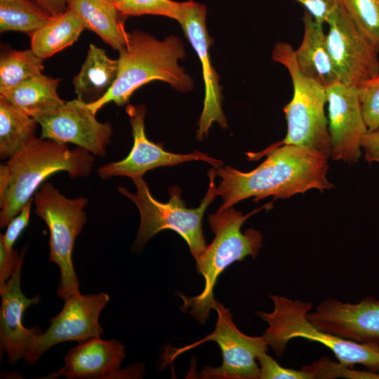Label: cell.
Wrapping results in <instances>:
<instances>
[{"label":"cell","instance_id":"obj_4","mask_svg":"<svg viewBox=\"0 0 379 379\" xmlns=\"http://www.w3.org/2000/svg\"><path fill=\"white\" fill-rule=\"evenodd\" d=\"M271 208L272 202L246 215L233 207L209 215L208 221L215 238L196 261L198 273L204 278V287L194 297L179 294L183 300L182 310L189 312L200 323L207 320L215 300L213 290L220 274L234 262L242 260L248 255L255 258L261 248V232L252 228L242 232L243 224L255 213Z\"/></svg>","mask_w":379,"mask_h":379},{"label":"cell","instance_id":"obj_16","mask_svg":"<svg viewBox=\"0 0 379 379\" xmlns=\"http://www.w3.org/2000/svg\"><path fill=\"white\" fill-rule=\"evenodd\" d=\"M307 320L317 328L362 344L379 345V298L368 296L357 303L326 298Z\"/></svg>","mask_w":379,"mask_h":379},{"label":"cell","instance_id":"obj_7","mask_svg":"<svg viewBox=\"0 0 379 379\" xmlns=\"http://www.w3.org/2000/svg\"><path fill=\"white\" fill-rule=\"evenodd\" d=\"M270 297L273 311L256 312V314L268 324L263 336L277 357L283 355L291 340L301 338L324 345L343 366L352 367L358 364L379 373V345L345 340L317 328L306 319L311 302L276 295Z\"/></svg>","mask_w":379,"mask_h":379},{"label":"cell","instance_id":"obj_17","mask_svg":"<svg viewBox=\"0 0 379 379\" xmlns=\"http://www.w3.org/2000/svg\"><path fill=\"white\" fill-rule=\"evenodd\" d=\"M125 347L119 341L91 338L68 351L65 364L59 370L41 379H55L65 376L69 379L139 378L143 373L141 365L135 364L120 370L125 358Z\"/></svg>","mask_w":379,"mask_h":379},{"label":"cell","instance_id":"obj_8","mask_svg":"<svg viewBox=\"0 0 379 379\" xmlns=\"http://www.w3.org/2000/svg\"><path fill=\"white\" fill-rule=\"evenodd\" d=\"M33 200L36 215L46 222L50 232L49 258L59 267L57 294L65 301L81 293L72 251L87 220L84 208L88 199L83 197L68 199L51 182H44L34 193Z\"/></svg>","mask_w":379,"mask_h":379},{"label":"cell","instance_id":"obj_13","mask_svg":"<svg viewBox=\"0 0 379 379\" xmlns=\"http://www.w3.org/2000/svg\"><path fill=\"white\" fill-rule=\"evenodd\" d=\"M126 112L132 128L133 147L125 159L101 166L97 170L101 179L105 180L113 176H127L132 179L143 176L147 171L156 168L192 161H205L215 168L223 166L222 161L204 152L194 151L182 154L164 150L162 145L150 141L146 136L144 123L146 107L142 105H128Z\"/></svg>","mask_w":379,"mask_h":379},{"label":"cell","instance_id":"obj_2","mask_svg":"<svg viewBox=\"0 0 379 379\" xmlns=\"http://www.w3.org/2000/svg\"><path fill=\"white\" fill-rule=\"evenodd\" d=\"M119 52V71L112 86L102 98L86 104L95 114L110 102L118 106L128 104L137 89L153 81L166 82L182 93L193 88L192 78L179 65L185 51L176 36L161 41L142 31L134 30Z\"/></svg>","mask_w":379,"mask_h":379},{"label":"cell","instance_id":"obj_38","mask_svg":"<svg viewBox=\"0 0 379 379\" xmlns=\"http://www.w3.org/2000/svg\"><path fill=\"white\" fill-rule=\"evenodd\" d=\"M117 8L119 7L126 0H109Z\"/></svg>","mask_w":379,"mask_h":379},{"label":"cell","instance_id":"obj_31","mask_svg":"<svg viewBox=\"0 0 379 379\" xmlns=\"http://www.w3.org/2000/svg\"><path fill=\"white\" fill-rule=\"evenodd\" d=\"M259 354L257 361L260 367V379H312L305 371L282 367L266 353Z\"/></svg>","mask_w":379,"mask_h":379},{"label":"cell","instance_id":"obj_1","mask_svg":"<svg viewBox=\"0 0 379 379\" xmlns=\"http://www.w3.org/2000/svg\"><path fill=\"white\" fill-rule=\"evenodd\" d=\"M266 159L256 168L241 172L230 166L215 168L220 178L217 195L222 203L218 211L253 197L255 202L272 196L273 201L289 198L317 189L321 192L334 185L327 179L328 157L293 145H284L266 152Z\"/></svg>","mask_w":379,"mask_h":379},{"label":"cell","instance_id":"obj_20","mask_svg":"<svg viewBox=\"0 0 379 379\" xmlns=\"http://www.w3.org/2000/svg\"><path fill=\"white\" fill-rule=\"evenodd\" d=\"M67 8L74 11L86 29L113 49L119 51L126 45L129 33L124 28V18L109 0H68Z\"/></svg>","mask_w":379,"mask_h":379},{"label":"cell","instance_id":"obj_36","mask_svg":"<svg viewBox=\"0 0 379 379\" xmlns=\"http://www.w3.org/2000/svg\"><path fill=\"white\" fill-rule=\"evenodd\" d=\"M51 17H57L67 10L68 0H33Z\"/></svg>","mask_w":379,"mask_h":379},{"label":"cell","instance_id":"obj_5","mask_svg":"<svg viewBox=\"0 0 379 379\" xmlns=\"http://www.w3.org/2000/svg\"><path fill=\"white\" fill-rule=\"evenodd\" d=\"M274 62L281 64L288 71L293 85L291 100L283 111L287 123L285 138L258 152L246 153L247 159L255 161L272 149L293 145L309 149L331 158V145L325 115L326 88L307 77L300 70L295 61L293 46L283 41L277 42L272 51Z\"/></svg>","mask_w":379,"mask_h":379},{"label":"cell","instance_id":"obj_33","mask_svg":"<svg viewBox=\"0 0 379 379\" xmlns=\"http://www.w3.org/2000/svg\"><path fill=\"white\" fill-rule=\"evenodd\" d=\"M21 256L22 253L20 254L18 250L13 248L8 249L0 237V293L15 272Z\"/></svg>","mask_w":379,"mask_h":379},{"label":"cell","instance_id":"obj_6","mask_svg":"<svg viewBox=\"0 0 379 379\" xmlns=\"http://www.w3.org/2000/svg\"><path fill=\"white\" fill-rule=\"evenodd\" d=\"M215 169L208 171L209 186L199 207L187 208L181 199L178 187L168 190L170 199L162 203L155 199L150 193L142 176L132 178L137 192L131 193L119 187L118 191L131 199L140 214V224L133 244L136 249L142 248L156 234L171 230L178 233L187 244L190 252L197 261L204 252L206 245L202 230V220L206 209L217 195L215 185Z\"/></svg>","mask_w":379,"mask_h":379},{"label":"cell","instance_id":"obj_15","mask_svg":"<svg viewBox=\"0 0 379 379\" xmlns=\"http://www.w3.org/2000/svg\"><path fill=\"white\" fill-rule=\"evenodd\" d=\"M331 158L349 164L361 155V142L368 132L357 88L337 81L326 88Z\"/></svg>","mask_w":379,"mask_h":379},{"label":"cell","instance_id":"obj_28","mask_svg":"<svg viewBox=\"0 0 379 379\" xmlns=\"http://www.w3.org/2000/svg\"><path fill=\"white\" fill-rule=\"evenodd\" d=\"M183 2L173 0H126L117 10L124 18L154 15L178 21Z\"/></svg>","mask_w":379,"mask_h":379},{"label":"cell","instance_id":"obj_22","mask_svg":"<svg viewBox=\"0 0 379 379\" xmlns=\"http://www.w3.org/2000/svg\"><path fill=\"white\" fill-rule=\"evenodd\" d=\"M60 79L41 74L0 93L14 107L34 117L55 109L65 101L58 93Z\"/></svg>","mask_w":379,"mask_h":379},{"label":"cell","instance_id":"obj_14","mask_svg":"<svg viewBox=\"0 0 379 379\" xmlns=\"http://www.w3.org/2000/svg\"><path fill=\"white\" fill-rule=\"evenodd\" d=\"M206 6L189 0L183 2L178 21L201 63L205 97L197 132L199 140L208 135L210 128L214 123H218L223 128L227 126L222 108V88L219 84V77L210 60L208 49L211 41L206 29Z\"/></svg>","mask_w":379,"mask_h":379},{"label":"cell","instance_id":"obj_26","mask_svg":"<svg viewBox=\"0 0 379 379\" xmlns=\"http://www.w3.org/2000/svg\"><path fill=\"white\" fill-rule=\"evenodd\" d=\"M44 59L30 49L8 50L0 58V93L42 74Z\"/></svg>","mask_w":379,"mask_h":379},{"label":"cell","instance_id":"obj_37","mask_svg":"<svg viewBox=\"0 0 379 379\" xmlns=\"http://www.w3.org/2000/svg\"><path fill=\"white\" fill-rule=\"evenodd\" d=\"M11 183V171L6 164L0 165V202L4 199Z\"/></svg>","mask_w":379,"mask_h":379},{"label":"cell","instance_id":"obj_23","mask_svg":"<svg viewBox=\"0 0 379 379\" xmlns=\"http://www.w3.org/2000/svg\"><path fill=\"white\" fill-rule=\"evenodd\" d=\"M85 29L74 11L67 8L34 32L31 49L40 58H48L74 44Z\"/></svg>","mask_w":379,"mask_h":379},{"label":"cell","instance_id":"obj_21","mask_svg":"<svg viewBox=\"0 0 379 379\" xmlns=\"http://www.w3.org/2000/svg\"><path fill=\"white\" fill-rule=\"evenodd\" d=\"M119 60L107 56L102 48L91 44L88 53L73 84L77 99L90 104L102 98L114 83Z\"/></svg>","mask_w":379,"mask_h":379},{"label":"cell","instance_id":"obj_35","mask_svg":"<svg viewBox=\"0 0 379 379\" xmlns=\"http://www.w3.org/2000/svg\"><path fill=\"white\" fill-rule=\"evenodd\" d=\"M361 148L368 163L379 164V128L366 133L361 142Z\"/></svg>","mask_w":379,"mask_h":379},{"label":"cell","instance_id":"obj_29","mask_svg":"<svg viewBox=\"0 0 379 379\" xmlns=\"http://www.w3.org/2000/svg\"><path fill=\"white\" fill-rule=\"evenodd\" d=\"M357 91L368 131L379 128V74L362 81Z\"/></svg>","mask_w":379,"mask_h":379},{"label":"cell","instance_id":"obj_3","mask_svg":"<svg viewBox=\"0 0 379 379\" xmlns=\"http://www.w3.org/2000/svg\"><path fill=\"white\" fill-rule=\"evenodd\" d=\"M94 156L81 147L69 149L67 143L36 138L6 162L11 183L0 202V227L7 226L49 175L63 171L72 179L88 176Z\"/></svg>","mask_w":379,"mask_h":379},{"label":"cell","instance_id":"obj_34","mask_svg":"<svg viewBox=\"0 0 379 379\" xmlns=\"http://www.w3.org/2000/svg\"><path fill=\"white\" fill-rule=\"evenodd\" d=\"M300 4L319 23L326 24L340 4V0H294Z\"/></svg>","mask_w":379,"mask_h":379},{"label":"cell","instance_id":"obj_9","mask_svg":"<svg viewBox=\"0 0 379 379\" xmlns=\"http://www.w3.org/2000/svg\"><path fill=\"white\" fill-rule=\"evenodd\" d=\"M218 314L215 330L200 341L167 354L165 362L178 354L207 341L218 344L222 355L219 367L205 366L199 373V378L260 379V367L256 362L260 353L268 349L264 336H249L240 331L232 321L229 309L216 300L213 305Z\"/></svg>","mask_w":379,"mask_h":379},{"label":"cell","instance_id":"obj_10","mask_svg":"<svg viewBox=\"0 0 379 379\" xmlns=\"http://www.w3.org/2000/svg\"><path fill=\"white\" fill-rule=\"evenodd\" d=\"M109 301V296L104 292L80 293L65 300L60 312L50 319L48 329L31 339L25 361L30 366L35 364L47 350L63 342L74 340L79 343L100 337L104 330L99 317Z\"/></svg>","mask_w":379,"mask_h":379},{"label":"cell","instance_id":"obj_18","mask_svg":"<svg viewBox=\"0 0 379 379\" xmlns=\"http://www.w3.org/2000/svg\"><path fill=\"white\" fill-rule=\"evenodd\" d=\"M25 250V247L21 252L22 256L15 272L0 293L1 353H6L8 361L11 365L24 358L32 337L41 332L37 326L28 328H25L22 322L25 310L29 306L37 304L41 298L39 295L28 298L21 289V270Z\"/></svg>","mask_w":379,"mask_h":379},{"label":"cell","instance_id":"obj_25","mask_svg":"<svg viewBox=\"0 0 379 379\" xmlns=\"http://www.w3.org/2000/svg\"><path fill=\"white\" fill-rule=\"evenodd\" d=\"M52 17L29 0H0V30L17 31L31 36Z\"/></svg>","mask_w":379,"mask_h":379},{"label":"cell","instance_id":"obj_12","mask_svg":"<svg viewBox=\"0 0 379 379\" xmlns=\"http://www.w3.org/2000/svg\"><path fill=\"white\" fill-rule=\"evenodd\" d=\"M40 125L42 139L73 143L95 156L105 157L113 129L110 122L101 123L86 103L78 99L34 117Z\"/></svg>","mask_w":379,"mask_h":379},{"label":"cell","instance_id":"obj_24","mask_svg":"<svg viewBox=\"0 0 379 379\" xmlns=\"http://www.w3.org/2000/svg\"><path fill=\"white\" fill-rule=\"evenodd\" d=\"M37 121L0 95V157L9 159L36 138Z\"/></svg>","mask_w":379,"mask_h":379},{"label":"cell","instance_id":"obj_27","mask_svg":"<svg viewBox=\"0 0 379 379\" xmlns=\"http://www.w3.org/2000/svg\"><path fill=\"white\" fill-rule=\"evenodd\" d=\"M340 4L379 53V0H340Z\"/></svg>","mask_w":379,"mask_h":379},{"label":"cell","instance_id":"obj_30","mask_svg":"<svg viewBox=\"0 0 379 379\" xmlns=\"http://www.w3.org/2000/svg\"><path fill=\"white\" fill-rule=\"evenodd\" d=\"M350 367L340 363L335 364L328 358L324 357L314 361L311 365L303 366L302 370L308 373L312 378H371L379 379V373L368 371L349 369Z\"/></svg>","mask_w":379,"mask_h":379},{"label":"cell","instance_id":"obj_19","mask_svg":"<svg viewBox=\"0 0 379 379\" xmlns=\"http://www.w3.org/2000/svg\"><path fill=\"white\" fill-rule=\"evenodd\" d=\"M304 32L301 43L294 49L295 61L307 77L325 88L339 81L327 45L323 25L305 11Z\"/></svg>","mask_w":379,"mask_h":379},{"label":"cell","instance_id":"obj_32","mask_svg":"<svg viewBox=\"0 0 379 379\" xmlns=\"http://www.w3.org/2000/svg\"><path fill=\"white\" fill-rule=\"evenodd\" d=\"M33 201L32 198L25 204L19 213L8 222L5 234H0V237L8 249L13 248L17 239L28 225Z\"/></svg>","mask_w":379,"mask_h":379},{"label":"cell","instance_id":"obj_11","mask_svg":"<svg viewBox=\"0 0 379 379\" xmlns=\"http://www.w3.org/2000/svg\"><path fill=\"white\" fill-rule=\"evenodd\" d=\"M327 45L339 81L356 87L379 74L378 53L340 4L328 18Z\"/></svg>","mask_w":379,"mask_h":379}]
</instances>
